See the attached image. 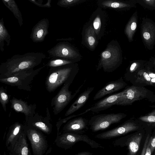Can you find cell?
<instances>
[{"mask_svg":"<svg viewBox=\"0 0 155 155\" xmlns=\"http://www.w3.org/2000/svg\"><path fill=\"white\" fill-rule=\"evenodd\" d=\"M74 79H71L64 84L58 94L52 99L51 106L53 107V113L54 115H57L65 108L80 91L86 80L85 79L72 94V92L69 91V88Z\"/></svg>","mask_w":155,"mask_h":155,"instance_id":"obj_5","label":"cell"},{"mask_svg":"<svg viewBox=\"0 0 155 155\" xmlns=\"http://www.w3.org/2000/svg\"><path fill=\"white\" fill-rule=\"evenodd\" d=\"M51 58L58 57L71 60L76 58L79 54L68 43L60 42L47 51Z\"/></svg>","mask_w":155,"mask_h":155,"instance_id":"obj_9","label":"cell"},{"mask_svg":"<svg viewBox=\"0 0 155 155\" xmlns=\"http://www.w3.org/2000/svg\"><path fill=\"white\" fill-rule=\"evenodd\" d=\"M28 1L35 5L40 7L48 8L51 7V0H48L47 2L45 4H42L43 1L42 0H28Z\"/></svg>","mask_w":155,"mask_h":155,"instance_id":"obj_35","label":"cell"},{"mask_svg":"<svg viewBox=\"0 0 155 155\" xmlns=\"http://www.w3.org/2000/svg\"><path fill=\"white\" fill-rule=\"evenodd\" d=\"M139 64V62L137 61L133 63L129 68V72L131 73L134 72L138 67Z\"/></svg>","mask_w":155,"mask_h":155,"instance_id":"obj_36","label":"cell"},{"mask_svg":"<svg viewBox=\"0 0 155 155\" xmlns=\"http://www.w3.org/2000/svg\"><path fill=\"white\" fill-rule=\"evenodd\" d=\"M135 15L130 20L125 28V32L130 41L132 39L137 27L136 17Z\"/></svg>","mask_w":155,"mask_h":155,"instance_id":"obj_29","label":"cell"},{"mask_svg":"<svg viewBox=\"0 0 155 155\" xmlns=\"http://www.w3.org/2000/svg\"><path fill=\"white\" fill-rule=\"evenodd\" d=\"M26 129V125L17 122L10 127L6 139V145L9 149L14 145L21 134Z\"/></svg>","mask_w":155,"mask_h":155,"instance_id":"obj_22","label":"cell"},{"mask_svg":"<svg viewBox=\"0 0 155 155\" xmlns=\"http://www.w3.org/2000/svg\"><path fill=\"white\" fill-rule=\"evenodd\" d=\"M26 135L25 129L13 146L8 149L10 150L11 155H29L30 152L26 138Z\"/></svg>","mask_w":155,"mask_h":155,"instance_id":"obj_20","label":"cell"},{"mask_svg":"<svg viewBox=\"0 0 155 155\" xmlns=\"http://www.w3.org/2000/svg\"><path fill=\"white\" fill-rule=\"evenodd\" d=\"M4 5L12 13L18 20L20 26L23 24L22 15L18 6L14 0H2Z\"/></svg>","mask_w":155,"mask_h":155,"instance_id":"obj_23","label":"cell"},{"mask_svg":"<svg viewBox=\"0 0 155 155\" xmlns=\"http://www.w3.org/2000/svg\"><path fill=\"white\" fill-rule=\"evenodd\" d=\"M26 134L31 144L33 152L36 155H42L47 149L45 138L39 130L26 125Z\"/></svg>","mask_w":155,"mask_h":155,"instance_id":"obj_8","label":"cell"},{"mask_svg":"<svg viewBox=\"0 0 155 155\" xmlns=\"http://www.w3.org/2000/svg\"><path fill=\"white\" fill-rule=\"evenodd\" d=\"M78 69L73 64L49 69L45 81L46 89L51 93L69 80L74 79Z\"/></svg>","mask_w":155,"mask_h":155,"instance_id":"obj_2","label":"cell"},{"mask_svg":"<svg viewBox=\"0 0 155 155\" xmlns=\"http://www.w3.org/2000/svg\"><path fill=\"white\" fill-rule=\"evenodd\" d=\"M138 128L134 123L127 121L113 129L97 134L95 137L101 139H111L124 135Z\"/></svg>","mask_w":155,"mask_h":155,"instance_id":"obj_10","label":"cell"},{"mask_svg":"<svg viewBox=\"0 0 155 155\" xmlns=\"http://www.w3.org/2000/svg\"><path fill=\"white\" fill-rule=\"evenodd\" d=\"M89 120L82 117H78L68 122L63 128V133L83 134L88 129Z\"/></svg>","mask_w":155,"mask_h":155,"instance_id":"obj_14","label":"cell"},{"mask_svg":"<svg viewBox=\"0 0 155 155\" xmlns=\"http://www.w3.org/2000/svg\"><path fill=\"white\" fill-rule=\"evenodd\" d=\"M74 63V61L72 60L58 57H53L51 58L45 65L50 68L73 64Z\"/></svg>","mask_w":155,"mask_h":155,"instance_id":"obj_26","label":"cell"},{"mask_svg":"<svg viewBox=\"0 0 155 155\" xmlns=\"http://www.w3.org/2000/svg\"><path fill=\"white\" fill-rule=\"evenodd\" d=\"M144 20L142 24V36L145 45L150 49L155 44V24L150 20Z\"/></svg>","mask_w":155,"mask_h":155,"instance_id":"obj_18","label":"cell"},{"mask_svg":"<svg viewBox=\"0 0 155 155\" xmlns=\"http://www.w3.org/2000/svg\"><path fill=\"white\" fill-rule=\"evenodd\" d=\"M49 21L47 18H44L36 24L32 28L30 38L35 43L43 41L49 34Z\"/></svg>","mask_w":155,"mask_h":155,"instance_id":"obj_16","label":"cell"},{"mask_svg":"<svg viewBox=\"0 0 155 155\" xmlns=\"http://www.w3.org/2000/svg\"><path fill=\"white\" fill-rule=\"evenodd\" d=\"M139 119L143 121L155 125V110L146 115L140 117Z\"/></svg>","mask_w":155,"mask_h":155,"instance_id":"obj_31","label":"cell"},{"mask_svg":"<svg viewBox=\"0 0 155 155\" xmlns=\"http://www.w3.org/2000/svg\"><path fill=\"white\" fill-rule=\"evenodd\" d=\"M47 116L43 117L35 113L34 116L29 118L26 122L28 126L41 131L45 134H50L52 130V126L49 122L51 117L48 108H47Z\"/></svg>","mask_w":155,"mask_h":155,"instance_id":"obj_13","label":"cell"},{"mask_svg":"<svg viewBox=\"0 0 155 155\" xmlns=\"http://www.w3.org/2000/svg\"><path fill=\"white\" fill-rule=\"evenodd\" d=\"M152 138V137H151L149 139L145 155H151L152 153L151 152V150L150 149V144Z\"/></svg>","mask_w":155,"mask_h":155,"instance_id":"obj_38","label":"cell"},{"mask_svg":"<svg viewBox=\"0 0 155 155\" xmlns=\"http://www.w3.org/2000/svg\"><path fill=\"white\" fill-rule=\"evenodd\" d=\"M149 138L150 136L149 135H148L146 137V140L145 141L144 143L141 155H145L147 147Z\"/></svg>","mask_w":155,"mask_h":155,"instance_id":"obj_37","label":"cell"},{"mask_svg":"<svg viewBox=\"0 0 155 155\" xmlns=\"http://www.w3.org/2000/svg\"><path fill=\"white\" fill-rule=\"evenodd\" d=\"M150 147L151 152L152 153L155 149V136L152 138L151 141Z\"/></svg>","mask_w":155,"mask_h":155,"instance_id":"obj_39","label":"cell"},{"mask_svg":"<svg viewBox=\"0 0 155 155\" xmlns=\"http://www.w3.org/2000/svg\"><path fill=\"white\" fill-rule=\"evenodd\" d=\"M11 107L16 112L24 114L25 117L26 122L35 114L36 105L35 104L28 105L27 102L14 97L10 100Z\"/></svg>","mask_w":155,"mask_h":155,"instance_id":"obj_15","label":"cell"},{"mask_svg":"<svg viewBox=\"0 0 155 155\" xmlns=\"http://www.w3.org/2000/svg\"><path fill=\"white\" fill-rule=\"evenodd\" d=\"M93 25L95 34L97 35H98L100 31L101 25V19L99 15H97L94 18Z\"/></svg>","mask_w":155,"mask_h":155,"instance_id":"obj_33","label":"cell"},{"mask_svg":"<svg viewBox=\"0 0 155 155\" xmlns=\"http://www.w3.org/2000/svg\"><path fill=\"white\" fill-rule=\"evenodd\" d=\"M126 85L121 78L109 82L97 91L94 95L93 100L99 99L107 94L117 92L124 88Z\"/></svg>","mask_w":155,"mask_h":155,"instance_id":"obj_19","label":"cell"},{"mask_svg":"<svg viewBox=\"0 0 155 155\" xmlns=\"http://www.w3.org/2000/svg\"><path fill=\"white\" fill-rule=\"evenodd\" d=\"M124 91V94L120 98L115 105H130L134 101L143 98L146 94V91L144 88L135 86L130 87Z\"/></svg>","mask_w":155,"mask_h":155,"instance_id":"obj_12","label":"cell"},{"mask_svg":"<svg viewBox=\"0 0 155 155\" xmlns=\"http://www.w3.org/2000/svg\"><path fill=\"white\" fill-rule=\"evenodd\" d=\"M11 96L8 95L7 90L2 86L0 88V102L5 111H6V105L9 101Z\"/></svg>","mask_w":155,"mask_h":155,"instance_id":"obj_30","label":"cell"},{"mask_svg":"<svg viewBox=\"0 0 155 155\" xmlns=\"http://www.w3.org/2000/svg\"><path fill=\"white\" fill-rule=\"evenodd\" d=\"M80 0H61L57 3V5L61 7H68L72 6L75 4L81 2Z\"/></svg>","mask_w":155,"mask_h":155,"instance_id":"obj_32","label":"cell"},{"mask_svg":"<svg viewBox=\"0 0 155 155\" xmlns=\"http://www.w3.org/2000/svg\"><path fill=\"white\" fill-rule=\"evenodd\" d=\"M104 7L115 9H123L131 8L134 5L132 3H126L112 0H105L101 3Z\"/></svg>","mask_w":155,"mask_h":155,"instance_id":"obj_28","label":"cell"},{"mask_svg":"<svg viewBox=\"0 0 155 155\" xmlns=\"http://www.w3.org/2000/svg\"><path fill=\"white\" fill-rule=\"evenodd\" d=\"M94 88V87H88L80 94L66 111L65 116H69L83 106L89 99L90 94Z\"/></svg>","mask_w":155,"mask_h":155,"instance_id":"obj_21","label":"cell"},{"mask_svg":"<svg viewBox=\"0 0 155 155\" xmlns=\"http://www.w3.org/2000/svg\"><path fill=\"white\" fill-rule=\"evenodd\" d=\"M154 155H155V154Z\"/></svg>","mask_w":155,"mask_h":155,"instance_id":"obj_42","label":"cell"},{"mask_svg":"<svg viewBox=\"0 0 155 155\" xmlns=\"http://www.w3.org/2000/svg\"><path fill=\"white\" fill-rule=\"evenodd\" d=\"M137 80L145 84H155V74L141 70L137 73Z\"/></svg>","mask_w":155,"mask_h":155,"instance_id":"obj_25","label":"cell"},{"mask_svg":"<svg viewBox=\"0 0 155 155\" xmlns=\"http://www.w3.org/2000/svg\"><path fill=\"white\" fill-rule=\"evenodd\" d=\"M142 137V134H138L119 138L113 141L112 143L114 147L127 146L128 150L127 155H135L139 150Z\"/></svg>","mask_w":155,"mask_h":155,"instance_id":"obj_11","label":"cell"},{"mask_svg":"<svg viewBox=\"0 0 155 155\" xmlns=\"http://www.w3.org/2000/svg\"><path fill=\"white\" fill-rule=\"evenodd\" d=\"M46 58L41 52H30L13 55L0 65V79L9 77L21 71L34 69Z\"/></svg>","mask_w":155,"mask_h":155,"instance_id":"obj_1","label":"cell"},{"mask_svg":"<svg viewBox=\"0 0 155 155\" xmlns=\"http://www.w3.org/2000/svg\"><path fill=\"white\" fill-rule=\"evenodd\" d=\"M11 40L10 35L5 26L3 18L2 17L0 20V49L2 52L4 50V42L5 41L6 45L8 46Z\"/></svg>","mask_w":155,"mask_h":155,"instance_id":"obj_24","label":"cell"},{"mask_svg":"<svg viewBox=\"0 0 155 155\" xmlns=\"http://www.w3.org/2000/svg\"><path fill=\"white\" fill-rule=\"evenodd\" d=\"M75 155H95L93 153L88 151H84L75 154Z\"/></svg>","mask_w":155,"mask_h":155,"instance_id":"obj_40","label":"cell"},{"mask_svg":"<svg viewBox=\"0 0 155 155\" xmlns=\"http://www.w3.org/2000/svg\"><path fill=\"white\" fill-rule=\"evenodd\" d=\"M85 40L88 46L91 49L94 48L97 44L96 34L92 25L87 29L85 36Z\"/></svg>","mask_w":155,"mask_h":155,"instance_id":"obj_27","label":"cell"},{"mask_svg":"<svg viewBox=\"0 0 155 155\" xmlns=\"http://www.w3.org/2000/svg\"><path fill=\"white\" fill-rule=\"evenodd\" d=\"M153 63L155 65V58H154V61H153Z\"/></svg>","mask_w":155,"mask_h":155,"instance_id":"obj_41","label":"cell"},{"mask_svg":"<svg viewBox=\"0 0 155 155\" xmlns=\"http://www.w3.org/2000/svg\"><path fill=\"white\" fill-rule=\"evenodd\" d=\"M80 141L86 143L93 148H105L84 134L63 133L57 138V145L65 150L71 148L75 143Z\"/></svg>","mask_w":155,"mask_h":155,"instance_id":"obj_7","label":"cell"},{"mask_svg":"<svg viewBox=\"0 0 155 155\" xmlns=\"http://www.w3.org/2000/svg\"><path fill=\"white\" fill-rule=\"evenodd\" d=\"M45 67L44 65L36 69H31L18 72L12 76L0 78V82L20 90L31 91L30 84L34 78Z\"/></svg>","mask_w":155,"mask_h":155,"instance_id":"obj_3","label":"cell"},{"mask_svg":"<svg viewBox=\"0 0 155 155\" xmlns=\"http://www.w3.org/2000/svg\"><path fill=\"white\" fill-rule=\"evenodd\" d=\"M120 54V50L117 46L109 45L101 54L97 70L98 71L102 68L105 72L114 71L121 63Z\"/></svg>","mask_w":155,"mask_h":155,"instance_id":"obj_4","label":"cell"},{"mask_svg":"<svg viewBox=\"0 0 155 155\" xmlns=\"http://www.w3.org/2000/svg\"><path fill=\"white\" fill-rule=\"evenodd\" d=\"M126 116L122 113L94 115L89 120L90 128L94 132L105 130L112 124L119 123Z\"/></svg>","mask_w":155,"mask_h":155,"instance_id":"obj_6","label":"cell"},{"mask_svg":"<svg viewBox=\"0 0 155 155\" xmlns=\"http://www.w3.org/2000/svg\"><path fill=\"white\" fill-rule=\"evenodd\" d=\"M137 2L143 6L150 9H155V0H139Z\"/></svg>","mask_w":155,"mask_h":155,"instance_id":"obj_34","label":"cell"},{"mask_svg":"<svg viewBox=\"0 0 155 155\" xmlns=\"http://www.w3.org/2000/svg\"><path fill=\"white\" fill-rule=\"evenodd\" d=\"M124 94V91L107 97L98 101L85 111L86 113L89 111L97 112L105 110L113 105Z\"/></svg>","mask_w":155,"mask_h":155,"instance_id":"obj_17","label":"cell"}]
</instances>
